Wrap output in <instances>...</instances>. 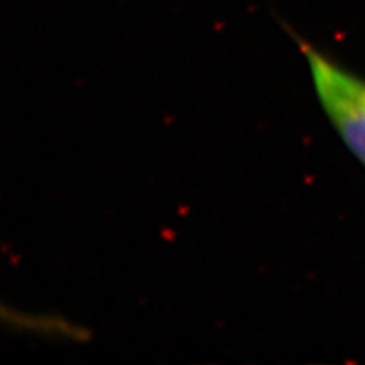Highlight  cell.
Wrapping results in <instances>:
<instances>
[{"label": "cell", "instance_id": "1", "mask_svg": "<svg viewBox=\"0 0 365 365\" xmlns=\"http://www.w3.org/2000/svg\"><path fill=\"white\" fill-rule=\"evenodd\" d=\"M307 61L312 86L329 122L365 168V76L289 31Z\"/></svg>", "mask_w": 365, "mask_h": 365}]
</instances>
